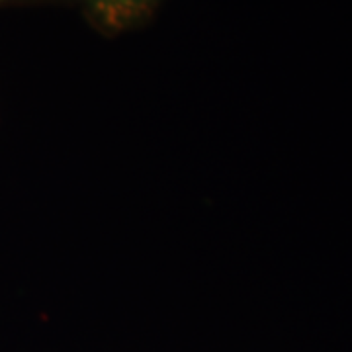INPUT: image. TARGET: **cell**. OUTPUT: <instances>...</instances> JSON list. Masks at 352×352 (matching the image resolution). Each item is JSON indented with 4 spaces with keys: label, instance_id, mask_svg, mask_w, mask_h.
Here are the masks:
<instances>
[{
    "label": "cell",
    "instance_id": "cell-1",
    "mask_svg": "<svg viewBox=\"0 0 352 352\" xmlns=\"http://www.w3.org/2000/svg\"><path fill=\"white\" fill-rule=\"evenodd\" d=\"M96 22L108 30H126L151 12L157 0H87Z\"/></svg>",
    "mask_w": 352,
    "mask_h": 352
}]
</instances>
